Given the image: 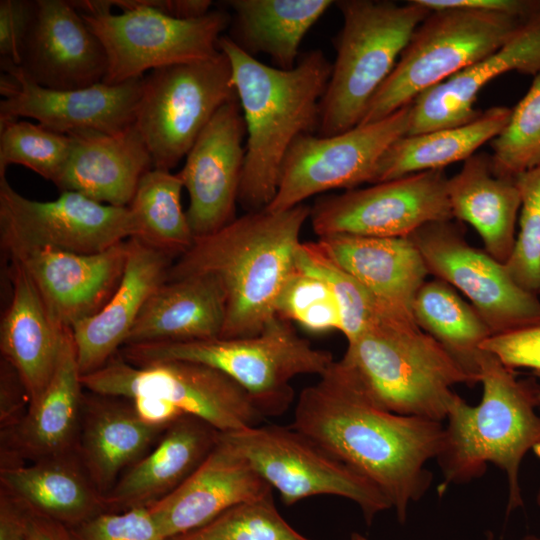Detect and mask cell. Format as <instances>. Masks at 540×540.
<instances>
[{
    "label": "cell",
    "instance_id": "b9f144b4",
    "mask_svg": "<svg viewBox=\"0 0 540 540\" xmlns=\"http://www.w3.org/2000/svg\"><path fill=\"white\" fill-rule=\"evenodd\" d=\"M521 194L519 234L505 264L523 289L540 293V164L516 177Z\"/></svg>",
    "mask_w": 540,
    "mask_h": 540
},
{
    "label": "cell",
    "instance_id": "4dcf8cb0",
    "mask_svg": "<svg viewBox=\"0 0 540 540\" xmlns=\"http://www.w3.org/2000/svg\"><path fill=\"white\" fill-rule=\"evenodd\" d=\"M447 193L453 219L469 223L480 235L484 250L506 264L515 246L521 208L516 178L497 175L490 154L475 153L448 178Z\"/></svg>",
    "mask_w": 540,
    "mask_h": 540
},
{
    "label": "cell",
    "instance_id": "bcb514c9",
    "mask_svg": "<svg viewBox=\"0 0 540 540\" xmlns=\"http://www.w3.org/2000/svg\"><path fill=\"white\" fill-rule=\"evenodd\" d=\"M30 405L26 389L13 366L2 358L0 422L1 430L15 426L27 413Z\"/></svg>",
    "mask_w": 540,
    "mask_h": 540
},
{
    "label": "cell",
    "instance_id": "52a82bcc",
    "mask_svg": "<svg viewBox=\"0 0 540 540\" xmlns=\"http://www.w3.org/2000/svg\"><path fill=\"white\" fill-rule=\"evenodd\" d=\"M343 25L333 40L336 59L320 103L316 135L327 137L360 124L418 25L431 10L418 0L335 1Z\"/></svg>",
    "mask_w": 540,
    "mask_h": 540
},
{
    "label": "cell",
    "instance_id": "ee69618b",
    "mask_svg": "<svg viewBox=\"0 0 540 540\" xmlns=\"http://www.w3.org/2000/svg\"><path fill=\"white\" fill-rule=\"evenodd\" d=\"M481 349L513 370L529 368L540 374V323L492 335L482 343Z\"/></svg>",
    "mask_w": 540,
    "mask_h": 540
},
{
    "label": "cell",
    "instance_id": "8fae6325",
    "mask_svg": "<svg viewBox=\"0 0 540 540\" xmlns=\"http://www.w3.org/2000/svg\"><path fill=\"white\" fill-rule=\"evenodd\" d=\"M222 433L286 505L338 496L355 503L367 524L392 509L376 485L292 426L258 425Z\"/></svg>",
    "mask_w": 540,
    "mask_h": 540
},
{
    "label": "cell",
    "instance_id": "cb8c5ba5",
    "mask_svg": "<svg viewBox=\"0 0 540 540\" xmlns=\"http://www.w3.org/2000/svg\"><path fill=\"white\" fill-rule=\"evenodd\" d=\"M128 244L126 265L114 293L97 313L71 328L81 376L104 366L125 345L146 301L167 280L172 256L136 238Z\"/></svg>",
    "mask_w": 540,
    "mask_h": 540
},
{
    "label": "cell",
    "instance_id": "5bb4252c",
    "mask_svg": "<svg viewBox=\"0 0 540 540\" xmlns=\"http://www.w3.org/2000/svg\"><path fill=\"white\" fill-rule=\"evenodd\" d=\"M412 103L375 122L327 137L296 139L283 162L276 194L265 207L290 209L328 190L370 183L384 152L409 129Z\"/></svg>",
    "mask_w": 540,
    "mask_h": 540
},
{
    "label": "cell",
    "instance_id": "277c9868",
    "mask_svg": "<svg viewBox=\"0 0 540 540\" xmlns=\"http://www.w3.org/2000/svg\"><path fill=\"white\" fill-rule=\"evenodd\" d=\"M482 398L468 404L457 395L449 407L440 451V492L480 479L488 465L506 476V513L524 504L520 468L528 452L540 456V386L517 378L513 369L484 351L480 358Z\"/></svg>",
    "mask_w": 540,
    "mask_h": 540
},
{
    "label": "cell",
    "instance_id": "2e32d148",
    "mask_svg": "<svg viewBox=\"0 0 540 540\" xmlns=\"http://www.w3.org/2000/svg\"><path fill=\"white\" fill-rule=\"evenodd\" d=\"M409 238L429 274L463 293L492 335L540 323L539 295L520 287L505 264L471 246L452 220L429 223Z\"/></svg>",
    "mask_w": 540,
    "mask_h": 540
},
{
    "label": "cell",
    "instance_id": "ffe728a7",
    "mask_svg": "<svg viewBox=\"0 0 540 540\" xmlns=\"http://www.w3.org/2000/svg\"><path fill=\"white\" fill-rule=\"evenodd\" d=\"M128 240L92 254L36 248L9 257L29 275L54 318L72 328L97 313L116 290Z\"/></svg>",
    "mask_w": 540,
    "mask_h": 540
},
{
    "label": "cell",
    "instance_id": "e575fe53",
    "mask_svg": "<svg viewBox=\"0 0 540 540\" xmlns=\"http://www.w3.org/2000/svg\"><path fill=\"white\" fill-rule=\"evenodd\" d=\"M413 318L479 383L482 343L492 332L475 308L446 282L434 278L417 292Z\"/></svg>",
    "mask_w": 540,
    "mask_h": 540
},
{
    "label": "cell",
    "instance_id": "44dd1931",
    "mask_svg": "<svg viewBox=\"0 0 540 540\" xmlns=\"http://www.w3.org/2000/svg\"><path fill=\"white\" fill-rule=\"evenodd\" d=\"M272 494V488L220 432L200 467L170 494L146 507L164 540L211 521L239 502Z\"/></svg>",
    "mask_w": 540,
    "mask_h": 540
},
{
    "label": "cell",
    "instance_id": "7dc6e473",
    "mask_svg": "<svg viewBox=\"0 0 540 540\" xmlns=\"http://www.w3.org/2000/svg\"><path fill=\"white\" fill-rule=\"evenodd\" d=\"M429 10L469 9L527 19L540 11V0H418Z\"/></svg>",
    "mask_w": 540,
    "mask_h": 540
},
{
    "label": "cell",
    "instance_id": "7402d4cb",
    "mask_svg": "<svg viewBox=\"0 0 540 540\" xmlns=\"http://www.w3.org/2000/svg\"><path fill=\"white\" fill-rule=\"evenodd\" d=\"M83 386L71 329L49 384L25 416L1 431V467L78 454Z\"/></svg>",
    "mask_w": 540,
    "mask_h": 540
},
{
    "label": "cell",
    "instance_id": "4fadbf2b",
    "mask_svg": "<svg viewBox=\"0 0 540 540\" xmlns=\"http://www.w3.org/2000/svg\"><path fill=\"white\" fill-rule=\"evenodd\" d=\"M136 235L129 207L99 203L72 191H62L52 201H35L0 177V239L8 255L36 248L92 254Z\"/></svg>",
    "mask_w": 540,
    "mask_h": 540
},
{
    "label": "cell",
    "instance_id": "d6a6232c",
    "mask_svg": "<svg viewBox=\"0 0 540 540\" xmlns=\"http://www.w3.org/2000/svg\"><path fill=\"white\" fill-rule=\"evenodd\" d=\"M231 36L254 57L268 55L277 68L292 69L310 28L335 4L332 0H229Z\"/></svg>",
    "mask_w": 540,
    "mask_h": 540
},
{
    "label": "cell",
    "instance_id": "9a60e30c",
    "mask_svg": "<svg viewBox=\"0 0 540 540\" xmlns=\"http://www.w3.org/2000/svg\"><path fill=\"white\" fill-rule=\"evenodd\" d=\"M444 170H428L367 188L320 197L310 220L319 238L335 235L409 237L419 228L453 219Z\"/></svg>",
    "mask_w": 540,
    "mask_h": 540
},
{
    "label": "cell",
    "instance_id": "8d00e7d4",
    "mask_svg": "<svg viewBox=\"0 0 540 540\" xmlns=\"http://www.w3.org/2000/svg\"><path fill=\"white\" fill-rule=\"evenodd\" d=\"M295 266L300 271L321 278L331 288L340 309V332L347 342L383 320L393 317L412 318L382 303L360 282L333 262L317 242L300 243L295 253Z\"/></svg>",
    "mask_w": 540,
    "mask_h": 540
},
{
    "label": "cell",
    "instance_id": "7bdbcfd3",
    "mask_svg": "<svg viewBox=\"0 0 540 540\" xmlns=\"http://www.w3.org/2000/svg\"><path fill=\"white\" fill-rule=\"evenodd\" d=\"M69 540H164L146 507L100 512L73 526Z\"/></svg>",
    "mask_w": 540,
    "mask_h": 540
},
{
    "label": "cell",
    "instance_id": "f6af8a7d",
    "mask_svg": "<svg viewBox=\"0 0 540 540\" xmlns=\"http://www.w3.org/2000/svg\"><path fill=\"white\" fill-rule=\"evenodd\" d=\"M36 1H0L1 61L20 66L25 44L36 15Z\"/></svg>",
    "mask_w": 540,
    "mask_h": 540
},
{
    "label": "cell",
    "instance_id": "9f6ffc18",
    "mask_svg": "<svg viewBox=\"0 0 540 540\" xmlns=\"http://www.w3.org/2000/svg\"><path fill=\"white\" fill-rule=\"evenodd\" d=\"M484 540H494V535L492 532H487Z\"/></svg>",
    "mask_w": 540,
    "mask_h": 540
},
{
    "label": "cell",
    "instance_id": "836d02e7",
    "mask_svg": "<svg viewBox=\"0 0 540 540\" xmlns=\"http://www.w3.org/2000/svg\"><path fill=\"white\" fill-rule=\"evenodd\" d=\"M511 109L506 106L491 107L464 125L402 136L381 156L370 183L443 169L452 163L467 160L482 145L501 133L509 121Z\"/></svg>",
    "mask_w": 540,
    "mask_h": 540
},
{
    "label": "cell",
    "instance_id": "603a6c76",
    "mask_svg": "<svg viewBox=\"0 0 540 540\" xmlns=\"http://www.w3.org/2000/svg\"><path fill=\"white\" fill-rule=\"evenodd\" d=\"M510 71L536 76L540 73V11L499 49L484 59L424 91L412 102L409 129L415 135L456 127L476 119L482 88Z\"/></svg>",
    "mask_w": 540,
    "mask_h": 540
},
{
    "label": "cell",
    "instance_id": "f5cc1de1",
    "mask_svg": "<svg viewBox=\"0 0 540 540\" xmlns=\"http://www.w3.org/2000/svg\"><path fill=\"white\" fill-rule=\"evenodd\" d=\"M521 540H540V533L525 535Z\"/></svg>",
    "mask_w": 540,
    "mask_h": 540
},
{
    "label": "cell",
    "instance_id": "f546056e",
    "mask_svg": "<svg viewBox=\"0 0 540 540\" xmlns=\"http://www.w3.org/2000/svg\"><path fill=\"white\" fill-rule=\"evenodd\" d=\"M225 310L224 293L214 278L166 280L146 301L125 345L220 338Z\"/></svg>",
    "mask_w": 540,
    "mask_h": 540
},
{
    "label": "cell",
    "instance_id": "4316f807",
    "mask_svg": "<svg viewBox=\"0 0 540 540\" xmlns=\"http://www.w3.org/2000/svg\"><path fill=\"white\" fill-rule=\"evenodd\" d=\"M219 436L220 431L201 418L182 415L153 449L121 475L103 497L105 507L124 511L149 507L164 498L200 467Z\"/></svg>",
    "mask_w": 540,
    "mask_h": 540
},
{
    "label": "cell",
    "instance_id": "816d5d0a",
    "mask_svg": "<svg viewBox=\"0 0 540 540\" xmlns=\"http://www.w3.org/2000/svg\"><path fill=\"white\" fill-rule=\"evenodd\" d=\"M28 540H69L56 522L32 512Z\"/></svg>",
    "mask_w": 540,
    "mask_h": 540
},
{
    "label": "cell",
    "instance_id": "ba28073f",
    "mask_svg": "<svg viewBox=\"0 0 540 540\" xmlns=\"http://www.w3.org/2000/svg\"><path fill=\"white\" fill-rule=\"evenodd\" d=\"M102 42L108 59L104 83L119 84L161 67L210 59L231 15L211 10L197 19H178L150 0L70 1Z\"/></svg>",
    "mask_w": 540,
    "mask_h": 540
},
{
    "label": "cell",
    "instance_id": "f907efd6",
    "mask_svg": "<svg viewBox=\"0 0 540 540\" xmlns=\"http://www.w3.org/2000/svg\"><path fill=\"white\" fill-rule=\"evenodd\" d=\"M210 0H157L155 9L178 19H197L212 9Z\"/></svg>",
    "mask_w": 540,
    "mask_h": 540
},
{
    "label": "cell",
    "instance_id": "ab89813d",
    "mask_svg": "<svg viewBox=\"0 0 540 540\" xmlns=\"http://www.w3.org/2000/svg\"><path fill=\"white\" fill-rule=\"evenodd\" d=\"M491 147L492 166L499 176L516 178L540 164V73L511 109L507 125Z\"/></svg>",
    "mask_w": 540,
    "mask_h": 540
},
{
    "label": "cell",
    "instance_id": "7c38bea8",
    "mask_svg": "<svg viewBox=\"0 0 540 540\" xmlns=\"http://www.w3.org/2000/svg\"><path fill=\"white\" fill-rule=\"evenodd\" d=\"M81 383L83 388L99 395L166 400L220 432L258 426L265 419L240 384L197 362L168 360L136 366L114 356L98 370L81 376Z\"/></svg>",
    "mask_w": 540,
    "mask_h": 540
},
{
    "label": "cell",
    "instance_id": "e0dca14e",
    "mask_svg": "<svg viewBox=\"0 0 540 540\" xmlns=\"http://www.w3.org/2000/svg\"><path fill=\"white\" fill-rule=\"evenodd\" d=\"M1 68L0 122L28 117L65 135L79 130L116 134L135 123L144 76L119 84L54 90L31 82L12 63L1 61Z\"/></svg>",
    "mask_w": 540,
    "mask_h": 540
},
{
    "label": "cell",
    "instance_id": "f1b7e54d",
    "mask_svg": "<svg viewBox=\"0 0 540 540\" xmlns=\"http://www.w3.org/2000/svg\"><path fill=\"white\" fill-rule=\"evenodd\" d=\"M317 243L382 303L413 318L415 296L429 272L409 237L335 235L319 238Z\"/></svg>",
    "mask_w": 540,
    "mask_h": 540
},
{
    "label": "cell",
    "instance_id": "83f0119b",
    "mask_svg": "<svg viewBox=\"0 0 540 540\" xmlns=\"http://www.w3.org/2000/svg\"><path fill=\"white\" fill-rule=\"evenodd\" d=\"M90 393L83 394L78 456L104 497L169 426L145 423L128 399Z\"/></svg>",
    "mask_w": 540,
    "mask_h": 540
},
{
    "label": "cell",
    "instance_id": "d4e9b609",
    "mask_svg": "<svg viewBox=\"0 0 540 540\" xmlns=\"http://www.w3.org/2000/svg\"><path fill=\"white\" fill-rule=\"evenodd\" d=\"M69 158L55 181L60 191H72L99 203L128 207L145 173L153 167L151 154L135 124L108 134L74 131Z\"/></svg>",
    "mask_w": 540,
    "mask_h": 540
},
{
    "label": "cell",
    "instance_id": "484cf974",
    "mask_svg": "<svg viewBox=\"0 0 540 540\" xmlns=\"http://www.w3.org/2000/svg\"><path fill=\"white\" fill-rule=\"evenodd\" d=\"M11 263L12 294L1 320L0 348L32 404L52 379L71 328L54 318L23 267Z\"/></svg>",
    "mask_w": 540,
    "mask_h": 540
},
{
    "label": "cell",
    "instance_id": "db71d44e",
    "mask_svg": "<svg viewBox=\"0 0 540 540\" xmlns=\"http://www.w3.org/2000/svg\"><path fill=\"white\" fill-rule=\"evenodd\" d=\"M350 540H369L360 533H352Z\"/></svg>",
    "mask_w": 540,
    "mask_h": 540
},
{
    "label": "cell",
    "instance_id": "11a10c76",
    "mask_svg": "<svg viewBox=\"0 0 540 540\" xmlns=\"http://www.w3.org/2000/svg\"><path fill=\"white\" fill-rule=\"evenodd\" d=\"M534 375L540 378V374H534ZM536 503L540 507V488L538 489L537 494H536Z\"/></svg>",
    "mask_w": 540,
    "mask_h": 540
},
{
    "label": "cell",
    "instance_id": "1f68e13d",
    "mask_svg": "<svg viewBox=\"0 0 540 540\" xmlns=\"http://www.w3.org/2000/svg\"><path fill=\"white\" fill-rule=\"evenodd\" d=\"M1 487L56 523L75 526L105 507L78 454L1 467Z\"/></svg>",
    "mask_w": 540,
    "mask_h": 540
},
{
    "label": "cell",
    "instance_id": "5b68a950",
    "mask_svg": "<svg viewBox=\"0 0 540 540\" xmlns=\"http://www.w3.org/2000/svg\"><path fill=\"white\" fill-rule=\"evenodd\" d=\"M380 407L399 415L443 422L456 385L472 378L414 319L394 317L347 342L342 359Z\"/></svg>",
    "mask_w": 540,
    "mask_h": 540
},
{
    "label": "cell",
    "instance_id": "60d3db41",
    "mask_svg": "<svg viewBox=\"0 0 540 540\" xmlns=\"http://www.w3.org/2000/svg\"><path fill=\"white\" fill-rule=\"evenodd\" d=\"M276 314L313 333L340 331L338 302L321 278L295 269L276 302Z\"/></svg>",
    "mask_w": 540,
    "mask_h": 540
},
{
    "label": "cell",
    "instance_id": "6f0895ef",
    "mask_svg": "<svg viewBox=\"0 0 540 540\" xmlns=\"http://www.w3.org/2000/svg\"><path fill=\"white\" fill-rule=\"evenodd\" d=\"M539 295H540V293H539Z\"/></svg>",
    "mask_w": 540,
    "mask_h": 540
},
{
    "label": "cell",
    "instance_id": "ac0fdd59",
    "mask_svg": "<svg viewBox=\"0 0 540 540\" xmlns=\"http://www.w3.org/2000/svg\"><path fill=\"white\" fill-rule=\"evenodd\" d=\"M245 133L241 106L235 97L215 113L177 173L189 195L186 215L195 238L211 234L236 218Z\"/></svg>",
    "mask_w": 540,
    "mask_h": 540
},
{
    "label": "cell",
    "instance_id": "6da1fadb",
    "mask_svg": "<svg viewBox=\"0 0 540 540\" xmlns=\"http://www.w3.org/2000/svg\"><path fill=\"white\" fill-rule=\"evenodd\" d=\"M291 426L376 485L400 523L430 489L444 435L443 422L380 407L341 360L301 391Z\"/></svg>",
    "mask_w": 540,
    "mask_h": 540
},
{
    "label": "cell",
    "instance_id": "d6986e66",
    "mask_svg": "<svg viewBox=\"0 0 540 540\" xmlns=\"http://www.w3.org/2000/svg\"><path fill=\"white\" fill-rule=\"evenodd\" d=\"M36 3V15L18 66L23 75L54 90L81 89L103 82L108 69L105 48L71 2Z\"/></svg>",
    "mask_w": 540,
    "mask_h": 540
},
{
    "label": "cell",
    "instance_id": "8992f818",
    "mask_svg": "<svg viewBox=\"0 0 540 540\" xmlns=\"http://www.w3.org/2000/svg\"><path fill=\"white\" fill-rule=\"evenodd\" d=\"M120 351L136 366L183 360L213 367L240 384L264 418L280 416L290 407L293 378L321 376L335 361L329 351L315 348L278 315L250 337L125 345Z\"/></svg>",
    "mask_w": 540,
    "mask_h": 540
},
{
    "label": "cell",
    "instance_id": "9c48e42d",
    "mask_svg": "<svg viewBox=\"0 0 540 540\" xmlns=\"http://www.w3.org/2000/svg\"><path fill=\"white\" fill-rule=\"evenodd\" d=\"M527 19L469 9L431 10L371 99L360 124L389 116L424 91L484 59Z\"/></svg>",
    "mask_w": 540,
    "mask_h": 540
},
{
    "label": "cell",
    "instance_id": "3957f363",
    "mask_svg": "<svg viewBox=\"0 0 540 540\" xmlns=\"http://www.w3.org/2000/svg\"><path fill=\"white\" fill-rule=\"evenodd\" d=\"M218 48L231 63L247 133L238 203L246 212L256 211L273 200L296 139L317 130L332 64L321 50H311L292 69L268 66L226 35Z\"/></svg>",
    "mask_w": 540,
    "mask_h": 540
},
{
    "label": "cell",
    "instance_id": "f35d334b",
    "mask_svg": "<svg viewBox=\"0 0 540 540\" xmlns=\"http://www.w3.org/2000/svg\"><path fill=\"white\" fill-rule=\"evenodd\" d=\"M70 150L68 135L23 120L0 122V177L9 165L17 164L55 183Z\"/></svg>",
    "mask_w": 540,
    "mask_h": 540
},
{
    "label": "cell",
    "instance_id": "7a4b0ae2",
    "mask_svg": "<svg viewBox=\"0 0 540 540\" xmlns=\"http://www.w3.org/2000/svg\"><path fill=\"white\" fill-rule=\"evenodd\" d=\"M311 207L246 212L221 229L196 237L173 261L167 280L207 275L221 287L226 306L220 338L260 333L276 314L279 294L295 271V253Z\"/></svg>",
    "mask_w": 540,
    "mask_h": 540
},
{
    "label": "cell",
    "instance_id": "74e56055",
    "mask_svg": "<svg viewBox=\"0 0 540 540\" xmlns=\"http://www.w3.org/2000/svg\"><path fill=\"white\" fill-rule=\"evenodd\" d=\"M170 540H310L279 513L272 494L227 508L203 526Z\"/></svg>",
    "mask_w": 540,
    "mask_h": 540
},
{
    "label": "cell",
    "instance_id": "d590c367",
    "mask_svg": "<svg viewBox=\"0 0 540 540\" xmlns=\"http://www.w3.org/2000/svg\"><path fill=\"white\" fill-rule=\"evenodd\" d=\"M183 188L177 174L153 168L141 178L128 206L137 227L134 238L173 258L195 240L181 205Z\"/></svg>",
    "mask_w": 540,
    "mask_h": 540
},
{
    "label": "cell",
    "instance_id": "30bf717a",
    "mask_svg": "<svg viewBox=\"0 0 540 540\" xmlns=\"http://www.w3.org/2000/svg\"><path fill=\"white\" fill-rule=\"evenodd\" d=\"M237 97L225 53L161 67L143 77L135 126L153 161L170 171L187 155L215 113Z\"/></svg>",
    "mask_w": 540,
    "mask_h": 540
},
{
    "label": "cell",
    "instance_id": "681fc988",
    "mask_svg": "<svg viewBox=\"0 0 540 540\" xmlns=\"http://www.w3.org/2000/svg\"><path fill=\"white\" fill-rule=\"evenodd\" d=\"M138 417L147 424L170 426L184 413L172 403L148 396H140L130 400Z\"/></svg>",
    "mask_w": 540,
    "mask_h": 540
},
{
    "label": "cell",
    "instance_id": "c3c4849f",
    "mask_svg": "<svg viewBox=\"0 0 540 540\" xmlns=\"http://www.w3.org/2000/svg\"><path fill=\"white\" fill-rule=\"evenodd\" d=\"M32 511L5 488L0 493V540H28Z\"/></svg>",
    "mask_w": 540,
    "mask_h": 540
}]
</instances>
